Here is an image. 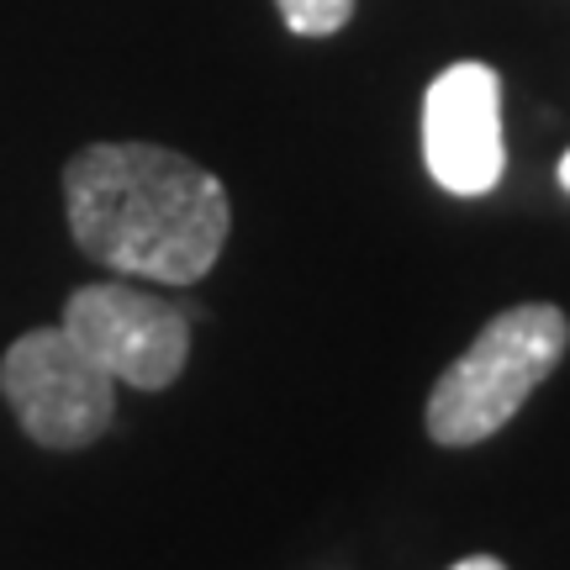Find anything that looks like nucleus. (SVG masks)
<instances>
[{"mask_svg":"<svg viewBox=\"0 0 570 570\" xmlns=\"http://www.w3.org/2000/svg\"><path fill=\"white\" fill-rule=\"evenodd\" d=\"M63 212L96 265L164 285L202 281L233 227L223 180L159 142H90L75 154Z\"/></svg>","mask_w":570,"mask_h":570,"instance_id":"obj_1","label":"nucleus"},{"mask_svg":"<svg viewBox=\"0 0 570 570\" xmlns=\"http://www.w3.org/2000/svg\"><path fill=\"white\" fill-rule=\"evenodd\" d=\"M566 344L570 323L560 306L529 302L497 312L481 327V338L439 375V386L428 396V439L465 449L508 428L518 407L539 391V381H550Z\"/></svg>","mask_w":570,"mask_h":570,"instance_id":"obj_2","label":"nucleus"},{"mask_svg":"<svg viewBox=\"0 0 570 570\" xmlns=\"http://www.w3.org/2000/svg\"><path fill=\"white\" fill-rule=\"evenodd\" d=\"M0 396L17 412L21 433L42 449L96 444L117 412V381L63 333V323L32 327L6 348Z\"/></svg>","mask_w":570,"mask_h":570,"instance_id":"obj_3","label":"nucleus"},{"mask_svg":"<svg viewBox=\"0 0 570 570\" xmlns=\"http://www.w3.org/2000/svg\"><path fill=\"white\" fill-rule=\"evenodd\" d=\"M63 333L111 375L138 391H164L190 360V317L175 302L122 281L80 285L63 302Z\"/></svg>","mask_w":570,"mask_h":570,"instance_id":"obj_4","label":"nucleus"},{"mask_svg":"<svg viewBox=\"0 0 570 570\" xmlns=\"http://www.w3.org/2000/svg\"><path fill=\"white\" fill-rule=\"evenodd\" d=\"M423 164L449 196H487L508 169L502 80L491 63H449L423 96Z\"/></svg>","mask_w":570,"mask_h":570,"instance_id":"obj_5","label":"nucleus"},{"mask_svg":"<svg viewBox=\"0 0 570 570\" xmlns=\"http://www.w3.org/2000/svg\"><path fill=\"white\" fill-rule=\"evenodd\" d=\"M275 6L296 38H333L354 17V0H275Z\"/></svg>","mask_w":570,"mask_h":570,"instance_id":"obj_6","label":"nucleus"},{"mask_svg":"<svg viewBox=\"0 0 570 570\" xmlns=\"http://www.w3.org/2000/svg\"><path fill=\"white\" fill-rule=\"evenodd\" d=\"M449 570H508V566H502L497 554H470V560H454Z\"/></svg>","mask_w":570,"mask_h":570,"instance_id":"obj_7","label":"nucleus"},{"mask_svg":"<svg viewBox=\"0 0 570 570\" xmlns=\"http://www.w3.org/2000/svg\"><path fill=\"white\" fill-rule=\"evenodd\" d=\"M560 185L570 190V148H566V159H560Z\"/></svg>","mask_w":570,"mask_h":570,"instance_id":"obj_8","label":"nucleus"}]
</instances>
